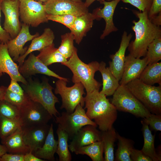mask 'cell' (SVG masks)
I'll list each match as a JSON object with an SVG mask.
<instances>
[{
  "label": "cell",
  "mask_w": 161,
  "mask_h": 161,
  "mask_svg": "<svg viewBox=\"0 0 161 161\" xmlns=\"http://www.w3.org/2000/svg\"><path fill=\"white\" fill-rule=\"evenodd\" d=\"M86 114L101 131L111 129L117 119V110L106 96L99 90L86 93L84 97Z\"/></svg>",
  "instance_id": "6da1fadb"
},
{
  "label": "cell",
  "mask_w": 161,
  "mask_h": 161,
  "mask_svg": "<svg viewBox=\"0 0 161 161\" xmlns=\"http://www.w3.org/2000/svg\"><path fill=\"white\" fill-rule=\"evenodd\" d=\"M137 17L138 21L133 20L132 29L135 34V38L130 42L128 47L129 54L136 58L146 55L149 45L155 38L161 37L160 26L153 24L149 19L148 12L133 10Z\"/></svg>",
  "instance_id": "7a4b0ae2"
},
{
  "label": "cell",
  "mask_w": 161,
  "mask_h": 161,
  "mask_svg": "<svg viewBox=\"0 0 161 161\" xmlns=\"http://www.w3.org/2000/svg\"><path fill=\"white\" fill-rule=\"evenodd\" d=\"M77 52V49L75 47L71 56L61 64L71 70L73 74L72 82L81 83L86 93L99 90L101 84L95 79L94 76L95 73L98 71L99 63L93 61L88 64L85 63L79 58Z\"/></svg>",
  "instance_id": "3957f363"
},
{
  "label": "cell",
  "mask_w": 161,
  "mask_h": 161,
  "mask_svg": "<svg viewBox=\"0 0 161 161\" xmlns=\"http://www.w3.org/2000/svg\"><path fill=\"white\" fill-rule=\"evenodd\" d=\"M27 80V83H22L21 87L28 97L41 104L52 117L60 115L55 107L56 103L59 101L53 93V88L48 80L44 78L41 82L30 77Z\"/></svg>",
  "instance_id": "277c9868"
},
{
  "label": "cell",
  "mask_w": 161,
  "mask_h": 161,
  "mask_svg": "<svg viewBox=\"0 0 161 161\" xmlns=\"http://www.w3.org/2000/svg\"><path fill=\"white\" fill-rule=\"evenodd\" d=\"M125 85L151 113L161 114V85L146 84L139 78L132 80Z\"/></svg>",
  "instance_id": "5b68a950"
},
{
  "label": "cell",
  "mask_w": 161,
  "mask_h": 161,
  "mask_svg": "<svg viewBox=\"0 0 161 161\" xmlns=\"http://www.w3.org/2000/svg\"><path fill=\"white\" fill-rule=\"evenodd\" d=\"M111 103L117 110L144 118L151 113L125 85H120L114 93Z\"/></svg>",
  "instance_id": "8992f818"
},
{
  "label": "cell",
  "mask_w": 161,
  "mask_h": 161,
  "mask_svg": "<svg viewBox=\"0 0 161 161\" xmlns=\"http://www.w3.org/2000/svg\"><path fill=\"white\" fill-rule=\"evenodd\" d=\"M66 81L58 79L55 83V93L61 96L62 104L60 109H65L66 112L71 113L79 104L83 107L85 104L84 87L80 83H74L71 87H67Z\"/></svg>",
  "instance_id": "52a82bcc"
},
{
  "label": "cell",
  "mask_w": 161,
  "mask_h": 161,
  "mask_svg": "<svg viewBox=\"0 0 161 161\" xmlns=\"http://www.w3.org/2000/svg\"><path fill=\"white\" fill-rule=\"evenodd\" d=\"M55 123L68 134L72 139L77 131L83 126L90 125L97 126L96 123L86 115L84 109L78 105L71 113L63 112L55 117Z\"/></svg>",
  "instance_id": "ba28073f"
},
{
  "label": "cell",
  "mask_w": 161,
  "mask_h": 161,
  "mask_svg": "<svg viewBox=\"0 0 161 161\" xmlns=\"http://www.w3.org/2000/svg\"><path fill=\"white\" fill-rule=\"evenodd\" d=\"M53 117L41 104L29 98L20 107L19 121L22 127L47 124Z\"/></svg>",
  "instance_id": "9c48e42d"
},
{
  "label": "cell",
  "mask_w": 161,
  "mask_h": 161,
  "mask_svg": "<svg viewBox=\"0 0 161 161\" xmlns=\"http://www.w3.org/2000/svg\"><path fill=\"white\" fill-rule=\"evenodd\" d=\"M20 17L23 23L36 27L48 20L44 4L34 0H19Z\"/></svg>",
  "instance_id": "30bf717a"
},
{
  "label": "cell",
  "mask_w": 161,
  "mask_h": 161,
  "mask_svg": "<svg viewBox=\"0 0 161 161\" xmlns=\"http://www.w3.org/2000/svg\"><path fill=\"white\" fill-rule=\"evenodd\" d=\"M19 0H3L1 9L4 16V29L10 35L11 39L15 38L21 28L19 21Z\"/></svg>",
  "instance_id": "8fae6325"
},
{
  "label": "cell",
  "mask_w": 161,
  "mask_h": 161,
  "mask_svg": "<svg viewBox=\"0 0 161 161\" xmlns=\"http://www.w3.org/2000/svg\"><path fill=\"white\" fill-rule=\"evenodd\" d=\"M47 14H70L78 16L88 12V7L83 2L70 0H49L44 4Z\"/></svg>",
  "instance_id": "7c38bea8"
},
{
  "label": "cell",
  "mask_w": 161,
  "mask_h": 161,
  "mask_svg": "<svg viewBox=\"0 0 161 161\" xmlns=\"http://www.w3.org/2000/svg\"><path fill=\"white\" fill-rule=\"evenodd\" d=\"M39 35L38 32L34 35L31 34L29 26L24 23L21 24V30L18 34L6 43L8 53L14 61L17 62L19 57L26 52L28 48L24 47L26 43Z\"/></svg>",
  "instance_id": "4fadbf2b"
},
{
  "label": "cell",
  "mask_w": 161,
  "mask_h": 161,
  "mask_svg": "<svg viewBox=\"0 0 161 161\" xmlns=\"http://www.w3.org/2000/svg\"><path fill=\"white\" fill-rule=\"evenodd\" d=\"M19 70L21 75L25 79L39 74L68 81V79L60 76L49 69L47 66L32 53L29 54L27 59L24 60L22 64L19 66Z\"/></svg>",
  "instance_id": "5bb4252c"
},
{
  "label": "cell",
  "mask_w": 161,
  "mask_h": 161,
  "mask_svg": "<svg viewBox=\"0 0 161 161\" xmlns=\"http://www.w3.org/2000/svg\"><path fill=\"white\" fill-rule=\"evenodd\" d=\"M50 126L47 124L22 127L23 140L30 151L33 153L44 144Z\"/></svg>",
  "instance_id": "9a60e30c"
},
{
  "label": "cell",
  "mask_w": 161,
  "mask_h": 161,
  "mask_svg": "<svg viewBox=\"0 0 161 161\" xmlns=\"http://www.w3.org/2000/svg\"><path fill=\"white\" fill-rule=\"evenodd\" d=\"M97 127L88 125L82 127L72 137L68 145L69 149L74 152L82 147L101 141V131L97 130Z\"/></svg>",
  "instance_id": "2e32d148"
},
{
  "label": "cell",
  "mask_w": 161,
  "mask_h": 161,
  "mask_svg": "<svg viewBox=\"0 0 161 161\" xmlns=\"http://www.w3.org/2000/svg\"><path fill=\"white\" fill-rule=\"evenodd\" d=\"M132 37L131 33L128 34L124 31L122 34L118 50L110 57L112 61L109 62V69L113 75L119 81L121 80L123 72L125 59V52Z\"/></svg>",
  "instance_id": "e0dca14e"
},
{
  "label": "cell",
  "mask_w": 161,
  "mask_h": 161,
  "mask_svg": "<svg viewBox=\"0 0 161 161\" xmlns=\"http://www.w3.org/2000/svg\"><path fill=\"white\" fill-rule=\"evenodd\" d=\"M121 0H112L111 1H104L101 4L104 5L102 8H97L93 11L96 20H100L103 18L106 23L105 28L100 38L103 39L112 32L118 30L115 26L113 17L115 8L118 3Z\"/></svg>",
  "instance_id": "ac0fdd59"
},
{
  "label": "cell",
  "mask_w": 161,
  "mask_h": 161,
  "mask_svg": "<svg viewBox=\"0 0 161 161\" xmlns=\"http://www.w3.org/2000/svg\"><path fill=\"white\" fill-rule=\"evenodd\" d=\"M148 65L146 57L136 58L129 54L126 56L123 74L120 85H126L134 80L139 78L141 74Z\"/></svg>",
  "instance_id": "d6986e66"
},
{
  "label": "cell",
  "mask_w": 161,
  "mask_h": 161,
  "mask_svg": "<svg viewBox=\"0 0 161 161\" xmlns=\"http://www.w3.org/2000/svg\"><path fill=\"white\" fill-rule=\"evenodd\" d=\"M6 73L10 79L25 84L27 80L20 73L19 66L10 55L6 44L1 43L0 45V78Z\"/></svg>",
  "instance_id": "ffe728a7"
},
{
  "label": "cell",
  "mask_w": 161,
  "mask_h": 161,
  "mask_svg": "<svg viewBox=\"0 0 161 161\" xmlns=\"http://www.w3.org/2000/svg\"><path fill=\"white\" fill-rule=\"evenodd\" d=\"M96 18L94 14L89 12L76 17L69 29L73 34L75 41L77 44H80L87 33L90 30Z\"/></svg>",
  "instance_id": "44dd1931"
},
{
  "label": "cell",
  "mask_w": 161,
  "mask_h": 161,
  "mask_svg": "<svg viewBox=\"0 0 161 161\" xmlns=\"http://www.w3.org/2000/svg\"><path fill=\"white\" fill-rule=\"evenodd\" d=\"M55 38V35L53 31L49 28H45L41 35L35 37L32 40L26 52L19 57L17 61L18 66L22 64L27 56L30 53L35 51H40L53 44Z\"/></svg>",
  "instance_id": "7402d4cb"
},
{
  "label": "cell",
  "mask_w": 161,
  "mask_h": 161,
  "mask_svg": "<svg viewBox=\"0 0 161 161\" xmlns=\"http://www.w3.org/2000/svg\"><path fill=\"white\" fill-rule=\"evenodd\" d=\"M1 143L9 153L24 155L30 151L25 144L23 137L22 127L12 134L1 140Z\"/></svg>",
  "instance_id": "603a6c76"
},
{
  "label": "cell",
  "mask_w": 161,
  "mask_h": 161,
  "mask_svg": "<svg viewBox=\"0 0 161 161\" xmlns=\"http://www.w3.org/2000/svg\"><path fill=\"white\" fill-rule=\"evenodd\" d=\"M58 144V140H56L54 138L53 125L52 123L44 144L41 147L32 153L40 159L54 161V154L56 152Z\"/></svg>",
  "instance_id": "cb8c5ba5"
},
{
  "label": "cell",
  "mask_w": 161,
  "mask_h": 161,
  "mask_svg": "<svg viewBox=\"0 0 161 161\" xmlns=\"http://www.w3.org/2000/svg\"><path fill=\"white\" fill-rule=\"evenodd\" d=\"M98 71L102 78L103 87L100 92L106 96L112 95L120 85L119 81L112 74L103 61L99 63Z\"/></svg>",
  "instance_id": "d4e9b609"
},
{
  "label": "cell",
  "mask_w": 161,
  "mask_h": 161,
  "mask_svg": "<svg viewBox=\"0 0 161 161\" xmlns=\"http://www.w3.org/2000/svg\"><path fill=\"white\" fill-rule=\"evenodd\" d=\"M141 123L144 140L143 145L141 150L153 161H161V156L156 152L154 147L155 135L152 134L148 125L143 120L141 121Z\"/></svg>",
  "instance_id": "484cf974"
},
{
  "label": "cell",
  "mask_w": 161,
  "mask_h": 161,
  "mask_svg": "<svg viewBox=\"0 0 161 161\" xmlns=\"http://www.w3.org/2000/svg\"><path fill=\"white\" fill-rule=\"evenodd\" d=\"M139 79L146 84L161 85V62L147 65L141 74Z\"/></svg>",
  "instance_id": "4316f807"
},
{
  "label": "cell",
  "mask_w": 161,
  "mask_h": 161,
  "mask_svg": "<svg viewBox=\"0 0 161 161\" xmlns=\"http://www.w3.org/2000/svg\"><path fill=\"white\" fill-rule=\"evenodd\" d=\"M37 56L47 66L56 63L61 64L67 61L55 47L54 43L41 50Z\"/></svg>",
  "instance_id": "83f0119b"
},
{
  "label": "cell",
  "mask_w": 161,
  "mask_h": 161,
  "mask_svg": "<svg viewBox=\"0 0 161 161\" xmlns=\"http://www.w3.org/2000/svg\"><path fill=\"white\" fill-rule=\"evenodd\" d=\"M101 141L104 153V161L114 160V143L117 139V133L113 127L110 129L101 131Z\"/></svg>",
  "instance_id": "f1b7e54d"
},
{
  "label": "cell",
  "mask_w": 161,
  "mask_h": 161,
  "mask_svg": "<svg viewBox=\"0 0 161 161\" xmlns=\"http://www.w3.org/2000/svg\"><path fill=\"white\" fill-rule=\"evenodd\" d=\"M58 136V144L56 152L59 161H71L72 156L69 151L68 141L69 138L67 133L59 126L56 131Z\"/></svg>",
  "instance_id": "f546056e"
},
{
  "label": "cell",
  "mask_w": 161,
  "mask_h": 161,
  "mask_svg": "<svg viewBox=\"0 0 161 161\" xmlns=\"http://www.w3.org/2000/svg\"><path fill=\"white\" fill-rule=\"evenodd\" d=\"M103 152V145L101 140L82 147L74 152L76 154L86 155L93 161H104Z\"/></svg>",
  "instance_id": "4dcf8cb0"
},
{
  "label": "cell",
  "mask_w": 161,
  "mask_h": 161,
  "mask_svg": "<svg viewBox=\"0 0 161 161\" xmlns=\"http://www.w3.org/2000/svg\"><path fill=\"white\" fill-rule=\"evenodd\" d=\"M118 147L116 153L115 160L118 161H132L130 155L133 148L131 140L120 136L117 133Z\"/></svg>",
  "instance_id": "1f68e13d"
},
{
  "label": "cell",
  "mask_w": 161,
  "mask_h": 161,
  "mask_svg": "<svg viewBox=\"0 0 161 161\" xmlns=\"http://www.w3.org/2000/svg\"><path fill=\"white\" fill-rule=\"evenodd\" d=\"M21 127L19 120L8 118L0 115V138L1 140Z\"/></svg>",
  "instance_id": "d6a6232c"
},
{
  "label": "cell",
  "mask_w": 161,
  "mask_h": 161,
  "mask_svg": "<svg viewBox=\"0 0 161 161\" xmlns=\"http://www.w3.org/2000/svg\"><path fill=\"white\" fill-rule=\"evenodd\" d=\"M61 42L58 48L59 52L67 59L72 55L75 47L74 46L75 37L71 32L61 36Z\"/></svg>",
  "instance_id": "836d02e7"
},
{
  "label": "cell",
  "mask_w": 161,
  "mask_h": 161,
  "mask_svg": "<svg viewBox=\"0 0 161 161\" xmlns=\"http://www.w3.org/2000/svg\"><path fill=\"white\" fill-rule=\"evenodd\" d=\"M145 56L148 65L161 60V37L155 38L149 45Z\"/></svg>",
  "instance_id": "e575fe53"
},
{
  "label": "cell",
  "mask_w": 161,
  "mask_h": 161,
  "mask_svg": "<svg viewBox=\"0 0 161 161\" xmlns=\"http://www.w3.org/2000/svg\"><path fill=\"white\" fill-rule=\"evenodd\" d=\"M0 115L8 118L19 120L20 107L4 99L0 100Z\"/></svg>",
  "instance_id": "d590c367"
},
{
  "label": "cell",
  "mask_w": 161,
  "mask_h": 161,
  "mask_svg": "<svg viewBox=\"0 0 161 161\" xmlns=\"http://www.w3.org/2000/svg\"><path fill=\"white\" fill-rule=\"evenodd\" d=\"M48 20L55 21L65 26L69 29L72 24L76 16L70 14L53 15L47 14Z\"/></svg>",
  "instance_id": "8d00e7d4"
},
{
  "label": "cell",
  "mask_w": 161,
  "mask_h": 161,
  "mask_svg": "<svg viewBox=\"0 0 161 161\" xmlns=\"http://www.w3.org/2000/svg\"><path fill=\"white\" fill-rule=\"evenodd\" d=\"M28 98L25 93L24 95H21L13 92L7 89L4 95V99L13 104L20 107Z\"/></svg>",
  "instance_id": "74e56055"
},
{
  "label": "cell",
  "mask_w": 161,
  "mask_h": 161,
  "mask_svg": "<svg viewBox=\"0 0 161 161\" xmlns=\"http://www.w3.org/2000/svg\"><path fill=\"white\" fill-rule=\"evenodd\" d=\"M124 3H129L137 8L140 12H148L151 6L153 0H121Z\"/></svg>",
  "instance_id": "f35d334b"
},
{
  "label": "cell",
  "mask_w": 161,
  "mask_h": 161,
  "mask_svg": "<svg viewBox=\"0 0 161 161\" xmlns=\"http://www.w3.org/2000/svg\"><path fill=\"white\" fill-rule=\"evenodd\" d=\"M143 120L148 126L156 131H161V114L151 113Z\"/></svg>",
  "instance_id": "ab89813d"
},
{
  "label": "cell",
  "mask_w": 161,
  "mask_h": 161,
  "mask_svg": "<svg viewBox=\"0 0 161 161\" xmlns=\"http://www.w3.org/2000/svg\"><path fill=\"white\" fill-rule=\"evenodd\" d=\"M130 157L132 161H152L149 157L141 150H137L133 148L131 150Z\"/></svg>",
  "instance_id": "60d3db41"
},
{
  "label": "cell",
  "mask_w": 161,
  "mask_h": 161,
  "mask_svg": "<svg viewBox=\"0 0 161 161\" xmlns=\"http://www.w3.org/2000/svg\"><path fill=\"white\" fill-rule=\"evenodd\" d=\"M161 12V0H153L151 7L148 13L149 19Z\"/></svg>",
  "instance_id": "b9f144b4"
},
{
  "label": "cell",
  "mask_w": 161,
  "mask_h": 161,
  "mask_svg": "<svg viewBox=\"0 0 161 161\" xmlns=\"http://www.w3.org/2000/svg\"><path fill=\"white\" fill-rule=\"evenodd\" d=\"M22 154L5 153L0 158V161H24Z\"/></svg>",
  "instance_id": "7bdbcfd3"
},
{
  "label": "cell",
  "mask_w": 161,
  "mask_h": 161,
  "mask_svg": "<svg viewBox=\"0 0 161 161\" xmlns=\"http://www.w3.org/2000/svg\"><path fill=\"white\" fill-rule=\"evenodd\" d=\"M11 79L10 84L7 89L9 90L21 95H24V92L23 89L17 83V81L13 79Z\"/></svg>",
  "instance_id": "ee69618b"
},
{
  "label": "cell",
  "mask_w": 161,
  "mask_h": 161,
  "mask_svg": "<svg viewBox=\"0 0 161 161\" xmlns=\"http://www.w3.org/2000/svg\"><path fill=\"white\" fill-rule=\"evenodd\" d=\"M3 0H0V41L1 43L6 44L11 38L9 34L2 27L0 24V18L1 17V5Z\"/></svg>",
  "instance_id": "f6af8a7d"
},
{
  "label": "cell",
  "mask_w": 161,
  "mask_h": 161,
  "mask_svg": "<svg viewBox=\"0 0 161 161\" xmlns=\"http://www.w3.org/2000/svg\"><path fill=\"white\" fill-rule=\"evenodd\" d=\"M24 161H44V160L40 159L35 156L31 151L24 155Z\"/></svg>",
  "instance_id": "bcb514c9"
},
{
  "label": "cell",
  "mask_w": 161,
  "mask_h": 161,
  "mask_svg": "<svg viewBox=\"0 0 161 161\" xmlns=\"http://www.w3.org/2000/svg\"><path fill=\"white\" fill-rule=\"evenodd\" d=\"M150 19L155 25L160 26L161 25V12Z\"/></svg>",
  "instance_id": "7dc6e473"
},
{
  "label": "cell",
  "mask_w": 161,
  "mask_h": 161,
  "mask_svg": "<svg viewBox=\"0 0 161 161\" xmlns=\"http://www.w3.org/2000/svg\"><path fill=\"white\" fill-rule=\"evenodd\" d=\"M7 87L1 86L0 87V100L4 99V96Z\"/></svg>",
  "instance_id": "c3c4849f"
},
{
  "label": "cell",
  "mask_w": 161,
  "mask_h": 161,
  "mask_svg": "<svg viewBox=\"0 0 161 161\" xmlns=\"http://www.w3.org/2000/svg\"><path fill=\"white\" fill-rule=\"evenodd\" d=\"M96 1H98L100 2V4L104 1H111L112 0H86L84 2L86 7H88L94 2Z\"/></svg>",
  "instance_id": "681fc988"
},
{
  "label": "cell",
  "mask_w": 161,
  "mask_h": 161,
  "mask_svg": "<svg viewBox=\"0 0 161 161\" xmlns=\"http://www.w3.org/2000/svg\"><path fill=\"white\" fill-rule=\"evenodd\" d=\"M7 152V150L5 146L3 145L0 144V158L2 155Z\"/></svg>",
  "instance_id": "f907efd6"
},
{
  "label": "cell",
  "mask_w": 161,
  "mask_h": 161,
  "mask_svg": "<svg viewBox=\"0 0 161 161\" xmlns=\"http://www.w3.org/2000/svg\"><path fill=\"white\" fill-rule=\"evenodd\" d=\"M36 1H40L43 3L44 4L47 2L49 0H34Z\"/></svg>",
  "instance_id": "816d5d0a"
},
{
  "label": "cell",
  "mask_w": 161,
  "mask_h": 161,
  "mask_svg": "<svg viewBox=\"0 0 161 161\" xmlns=\"http://www.w3.org/2000/svg\"><path fill=\"white\" fill-rule=\"evenodd\" d=\"M72 1L78 2H81L82 1V0H70Z\"/></svg>",
  "instance_id": "f5cc1de1"
},
{
  "label": "cell",
  "mask_w": 161,
  "mask_h": 161,
  "mask_svg": "<svg viewBox=\"0 0 161 161\" xmlns=\"http://www.w3.org/2000/svg\"><path fill=\"white\" fill-rule=\"evenodd\" d=\"M1 42L0 41V45L1 44Z\"/></svg>",
  "instance_id": "db71d44e"
},
{
  "label": "cell",
  "mask_w": 161,
  "mask_h": 161,
  "mask_svg": "<svg viewBox=\"0 0 161 161\" xmlns=\"http://www.w3.org/2000/svg\"></svg>",
  "instance_id": "11a10c76"
},
{
  "label": "cell",
  "mask_w": 161,
  "mask_h": 161,
  "mask_svg": "<svg viewBox=\"0 0 161 161\" xmlns=\"http://www.w3.org/2000/svg\"></svg>",
  "instance_id": "9f6ffc18"
}]
</instances>
